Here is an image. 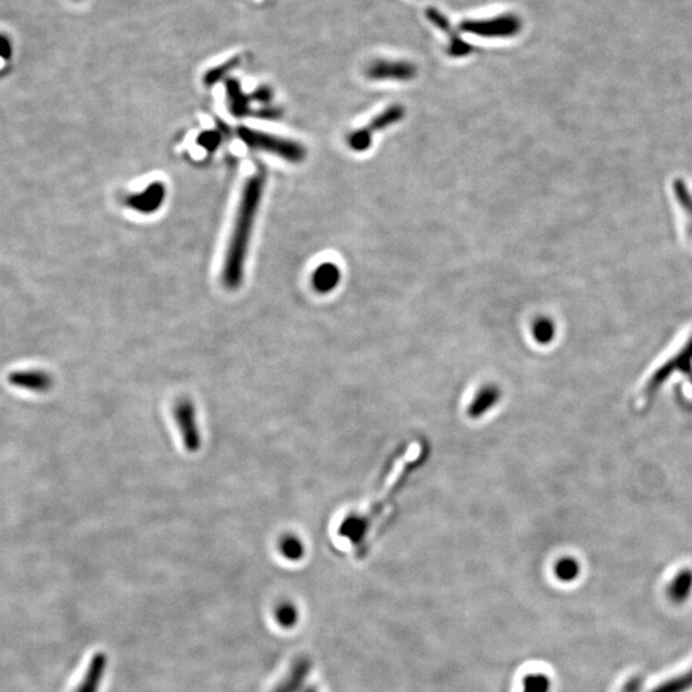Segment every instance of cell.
I'll return each mask as SVG.
<instances>
[{"label": "cell", "instance_id": "obj_1", "mask_svg": "<svg viewBox=\"0 0 692 692\" xmlns=\"http://www.w3.org/2000/svg\"><path fill=\"white\" fill-rule=\"evenodd\" d=\"M264 185H266V174L261 169L253 176L249 177L243 185L242 199L235 217L233 235L228 243L224 269H222V280L228 289H236L242 285L249 242L253 233L255 217L263 195Z\"/></svg>", "mask_w": 692, "mask_h": 692}, {"label": "cell", "instance_id": "obj_2", "mask_svg": "<svg viewBox=\"0 0 692 692\" xmlns=\"http://www.w3.org/2000/svg\"><path fill=\"white\" fill-rule=\"evenodd\" d=\"M237 133H239V138L252 150L275 154L287 162H302L307 154L304 147H302L299 142L269 135V133L257 132V130L248 129V127H240Z\"/></svg>", "mask_w": 692, "mask_h": 692}, {"label": "cell", "instance_id": "obj_3", "mask_svg": "<svg viewBox=\"0 0 692 692\" xmlns=\"http://www.w3.org/2000/svg\"><path fill=\"white\" fill-rule=\"evenodd\" d=\"M522 20L515 13H503L487 19H469L460 22L459 30L465 34L485 38L516 37L522 30Z\"/></svg>", "mask_w": 692, "mask_h": 692}, {"label": "cell", "instance_id": "obj_4", "mask_svg": "<svg viewBox=\"0 0 692 692\" xmlns=\"http://www.w3.org/2000/svg\"><path fill=\"white\" fill-rule=\"evenodd\" d=\"M406 115V109L402 104H393V106L388 107L385 111L379 113L367 126L361 127L356 132L350 133L349 138H347L350 150L358 151V153L367 151L372 145L373 136L376 133L399 124L404 120Z\"/></svg>", "mask_w": 692, "mask_h": 692}, {"label": "cell", "instance_id": "obj_5", "mask_svg": "<svg viewBox=\"0 0 692 692\" xmlns=\"http://www.w3.org/2000/svg\"><path fill=\"white\" fill-rule=\"evenodd\" d=\"M174 418L185 449L192 454L198 453L203 445V435L198 424L195 403L190 397H180L175 403Z\"/></svg>", "mask_w": 692, "mask_h": 692}, {"label": "cell", "instance_id": "obj_6", "mask_svg": "<svg viewBox=\"0 0 692 692\" xmlns=\"http://www.w3.org/2000/svg\"><path fill=\"white\" fill-rule=\"evenodd\" d=\"M365 76L372 81H412L417 76V67L402 59H377L368 64Z\"/></svg>", "mask_w": 692, "mask_h": 692}, {"label": "cell", "instance_id": "obj_7", "mask_svg": "<svg viewBox=\"0 0 692 692\" xmlns=\"http://www.w3.org/2000/svg\"><path fill=\"white\" fill-rule=\"evenodd\" d=\"M677 371L686 374V376L690 377L692 380V337L688 338L685 346L673 358L665 362L663 367L659 368L653 374V377H650L645 389L647 397H653Z\"/></svg>", "mask_w": 692, "mask_h": 692}, {"label": "cell", "instance_id": "obj_8", "mask_svg": "<svg viewBox=\"0 0 692 692\" xmlns=\"http://www.w3.org/2000/svg\"><path fill=\"white\" fill-rule=\"evenodd\" d=\"M501 397H503V393L499 386L494 384L483 386L474 394V399L469 403L467 411L469 417L474 418V420L485 417L487 413L491 412L500 403Z\"/></svg>", "mask_w": 692, "mask_h": 692}, {"label": "cell", "instance_id": "obj_9", "mask_svg": "<svg viewBox=\"0 0 692 692\" xmlns=\"http://www.w3.org/2000/svg\"><path fill=\"white\" fill-rule=\"evenodd\" d=\"M165 194V186L162 184L156 183L147 187L141 194L133 195L130 199V206L133 209L138 210V212L153 213L162 206Z\"/></svg>", "mask_w": 692, "mask_h": 692}, {"label": "cell", "instance_id": "obj_10", "mask_svg": "<svg viewBox=\"0 0 692 692\" xmlns=\"http://www.w3.org/2000/svg\"><path fill=\"white\" fill-rule=\"evenodd\" d=\"M311 663L308 659L299 658L291 665L289 673L280 682L273 692H299L307 679Z\"/></svg>", "mask_w": 692, "mask_h": 692}, {"label": "cell", "instance_id": "obj_11", "mask_svg": "<svg viewBox=\"0 0 692 692\" xmlns=\"http://www.w3.org/2000/svg\"><path fill=\"white\" fill-rule=\"evenodd\" d=\"M340 278L341 272L337 264L322 263L314 271L312 284L320 294H329L337 289Z\"/></svg>", "mask_w": 692, "mask_h": 692}, {"label": "cell", "instance_id": "obj_12", "mask_svg": "<svg viewBox=\"0 0 692 692\" xmlns=\"http://www.w3.org/2000/svg\"><path fill=\"white\" fill-rule=\"evenodd\" d=\"M107 667V658L104 654H97L91 659L84 679L76 692H98L103 681L104 671Z\"/></svg>", "mask_w": 692, "mask_h": 692}, {"label": "cell", "instance_id": "obj_13", "mask_svg": "<svg viewBox=\"0 0 692 692\" xmlns=\"http://www.w3.org/2000/svg\"><path fill=\"white\" fill-rule=\"evenodd\" d=\"M692 591V571L691 569H682L674 576L668 586V596L673 602H685L690 596Z\"/></svg>", "mask_w": 692, "mask_h": 692}, {"label": "cell", "instance_id": "obj_14", "mask_svg": "<svg viewBox=\"0 0 692 692\" xmlns=\"http://www.w3.org/2000/svg\"><path fill=\"white\" fill-rule=\"evenodd\" d=\"M278 551L286 560L299 561L304 558L305 545L299 536L294 534H282L278 543Z\"/></svg>", "mask_w": 692, "mask_h": 692}, {"label": "cell", "instance_id": "obj_15", "mask_svg": "<svg viewBox=\"0 0 692 692\" xmlns=\"http://www.w3.org/2000/svg\"><path fill=\"white\" fill-rule=\"evenodd\" d=\"M673 190L677 203L685 212L686 219H688V234L692 239V192L688 189V184L683 180L674 181Z\"/></svg>", "mask_w": 692, "mask_h": 692}, {"label": "cell", "instance_id": "obj_16", "mask_svg": "<svg viewBox=\"0 0 692 692\" xmlns=\"http://www.w3.org/2000/svg\"><path fill=\"white\" fill-rule=\"evenodd\" d=\"M557 335V326L549 317H539L533 325V337L540 346H549Z\"/></svg>", "mask_w": 692, "mask_h": 692}, {"label": "cell", "instance_id": "obj_17", "mask_svg": "<svg viewBox=\"0 0 692 692\" xmlns=\"http://www.w3.org/2000/svg\"><path fill=\"white\" fill-rule=\"evenodd\" d=\"M276 622L282 627V628H293L296 626L299 620V611L296 605L289 600L278 602V607L275 608Z\"/></svg>", "mask_w": 692, "mask_h": 692}, {"label": "cell", "instance_id": "obj_18", "mask_svg": "<svg viewBox=\"0 0 692 692\" xmlns=\"http://www.w3.org/2000/svg\"><path fill=\"white\" fill-rule=\"evenodd\" d=\"M581 573L580 563L571 557L560 558L555 563L554 575L561 582H572L578 577Z\"/></svg>", "mask_w": 692, "mask_h": 692}, {"label": "cell", "instance_id": "obj_19", "mask_svg": "<svg viewBox=\"0 0 692 692\" xmlns=\"http://www.w3.org/2000/svg\"><path fill=\"white\" fill-rule=\"evenodd\" d=\"M364 531L365 524L363 519L358 516H352L347 517L346 521H343L338 533H340L341 536L346 537V539L352 540V542H356V540L363 537Z\"/></svg>", "mask_w": 692, "mask_h": 692}, {"label": "cell", "instance_id": "obj_20", "mask_svg": "<svg viewBox=\"0 0 692 692\" xmlns=\"http://www.w3.org/2000/svg\"><path fill=\"white\" fill-rule=\"evenodd\" d=\"M692 688V670L681 674V676L674 677L670 681L662 683V685L656 686L654 690L650 692H686Z\"/></svg>", "mask_w": 692, "mask_h": 692}, {"label": "cell", "instance_id": "obj_21", "mask_svg": "<svg viewBox=\"0 0 692 692\" xmlns=\"http://www.w3.org/2000/svg\"><path fill=\"white\" fill-rule=\"evenodd\" d=\"M12 381L19 386H25V388L30 389H37V390L47 389L50 384L49 379H47V376H44V374L40 373H20L17 374V376H14Z\"/></svg>", "mask_w": 692, "mask_h": 692}, {"label": "cell", "instance_id": "obj_22", "mask_svg": "<svg viewBox=\"0 0 692 692\" xmlns=\"http://www.w3.org/2000/svg\"><path fill=\"white\" fill-rule=\"evenodd\" d=\"M551 682L542 674H531L524 681V692H549Z\"/></svg>", "mask_w": 692, "mask_h": 692}, {"label": "cell", "instance_id": "obj_23", "mask_svg": "<svg viewBox=\"0 0 692 692\" xmlns=\"http://www.w3.org/2000/svg\"><path fill=\"white\" fill-rule=\"evenodd\" d=\"M13 56V44L8 35L0 32V59L10 61Z\"/></svg>", "mask_w": 692, "mask_h": 692}, {"label": "cell", "instance_id": "obj_24", "mask_svg": "<svg viewBox=\"0 0 692 692\" xmlns=\"http://www.w3.org/2000/svg\"><path fill=\"white\" fill-rule=\"evenodd\" d=\"M218 142V138L215 135V133H208L207 141H201V144L204 145V147L207 148H213L215 147V144L213 142Z\"/></svg>", "mask_w": 692, "mask_h": 692}, {"label": "cell", "instance_id": "obj_25", "mask_svg": "<svg viewBox=\"0 0 692 692\" xmlns=\"http://www.w3.org/2000/svg\"><path fill=\"white\" fill-rule=\"evenodd\" d=\"M304 692H317V691H316V688H305Z\"/></svg>", "mask_w": 692, "mask_h": 692}]
</instances>
